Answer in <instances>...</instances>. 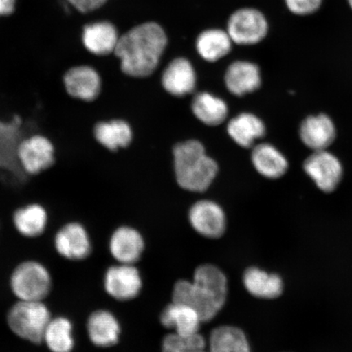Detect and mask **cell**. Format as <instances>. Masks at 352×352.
Returning a JSON list of instances; mask_svg holds the SVG:
<instances>
[{"mask_svg":"<svg viewBox=\"0 0 352 352\" xmlns=\"http://www.w3.org/2000/svg\"><path fill=\"white\" fill-rule=\"evenodd\" d=\"M166 45L167 36L161 25L146 22L120 37L113 54L120 60L123 73L144 78L157 69Z\"/></svg>","mask_w":352,"mask_h":352,"instance_id":"1","label":"cell"},{"mask_svg":"<svg viewBox=\"0 0 352 352\" xmlns=\"http://www.w3.org/2000/svg\"><path fill=\"white\" fill-rule=\"evenodd\" d=\"M228 281L219 267L211 264L198 267L192 281L179 280L173 289V302L195 309L202 322L215 318L226 305Z\"/></svg>","mask_w":352,"mask_h":352,"instance_id":"2","label":"cell"},{"mask_svg":"<svg viewBox=\"0 0 352 352\" xmlns=\"http://www.w3.org/2000/svg\"><path fill=\"white\" fill-rule=\"evenodd\" d=\"M173 156L176 179L186 190L205 192L218 173L217 162L208 156L204 144L197 140L176 144Z\"/></svg>","mask_w":352,"mask_h":352,"instance_id":"3","label":"cell"},{"mask_svg":"<svg viewBox=\"0 0 352 352\" xmlns=\"http://www.w3.org/2000/svg\"><path fill=\"white\" fill-rule=\"evenodd\" d=\"M51 314L43 301L19 300L8 311V324L22 340L35 344L42 343Z\"/></svg>","mask_w":352,"mask_h":352,"instance_id":"4","label":"cell"},{"mask_svg":"<svg viewBox=\"0 0 352 352\" xmlns=\"http://www.w3.org/2000/svg\"><path fill=\"white\" fill-rule=\"evenodd\" d=\"M10 286L19 300L43 301L51 292L52 277L42 263L25 261L13 271Z\"/></svg>","mask_w":352,"mask_h":352,"instance_id":"5","label":"cell"},{"mask_svg":"<svg viewBox=\"0 0 352 352\" xmlns=\"http://www.w3.org/2000/svg\"><path fill=\"white\" fill-rule=\"evenodd\" d=\"M268 22L256 8H244L233 12L228 22L227 32L232 43L254 45L263 41L268 33Z\"/></svg>","mask_w":352,"mask_h":352,"instance_id":"6","label":"cell"},{"mask_svg":"<svg viewBox=\"0 0 352 352\" xmlns=\"http://www.w3.org/2000/svg\"><path fill=\"white\" fill-rule=\"evenodd\" d=\"M55 153L54 144L50 138L42 134H33L20 142L17 160L25 174L35 175L54 164Z\"/></svg>","mask_w":352,"mask_h":352,"instance_id":"7","label":"cell"},{"mask_svg":"<svg viewBox=\"0 0 352 352\" xmlns=\"http://www.w3.org/2000/svg\"><path fill=\"white\" fill-rule=\"evenodd\" d=\"M303 170L316 187L325 193L336 191L343 176L341 162L327 151L312 153L305 161Z\"/></svg>","mask_w":352,"mask_h":352,"instance_id":"8","label":"cell"},{"mask_svg":"<svg viewBox=\"0 0 352 352\" xmlns=\"http://www.w3.org/2000/svg\"><path fill=\"white\" fill-rule=\"evenodd\" d=\"M63 82L69 96L85 102H94L102 91V79L98 70L90 65L72 66L64 74Z\"/></svg>","mask_w":352,"mask_h":352,"instance_id":"9","label":"cell"},{"mask_svg":"<svg viewBox=\"0 0 352 352\" xmlns=\"http://www.w3.org/2000/svg\"><path fill=\"white\" fill-rule=\"evenodd\" d=\"M54 245L56 252L69 261H82L91 252L89 234L85 227L77 221L66 223L57 231Z\"/></svg>","mask_w":352,"mask_h":352,"instance_id":"10","label":"cell"},{"mask_svg":"<svg viewBox=\"0 0 352 352\" xmlns=\"http://www.w3.org/2000/svg\"><path fill=\"white\" fill-rule=\"evenodd\" d=\"M142 288V277L132 264L110 267L105 274L104 289L117 300H131L138 296Z\"/></svg>","mask_w":352,"mask_h":352,"instance_id":"11","label":"cell"},{"mask_svg":"<svg viewBox=\"0 0 352 352\" xmlns=\"http://www.w3.org/2000/svg\"><path fill=\"white\" fill-rule=\"evenodd\" d=\"M188 218L195 230L208 239H219L226 232V214L214 201H197L189 210Z\"/></svg>","mask_w":352,"mask_h":352,"instance_id":"12","label":"cell"},{"mask_svg":"<svg viewBox=\"0 0 352 352\" xmlns=\"http://www.w3.org/2000/svg\"><path fill=\"white\" fill-rule=\"evenodd\" d=\"M336 125L324 113L306 118L299 129L302 142L314 152L327 151L336 140Z\"/></svg>","mask_w":352,"mask_h":352,"instance_id":"13","label":"cell"},{"mask_svg":"<svg viewBox=\"0 0 352 352\" xmlns=\"http://www.w3.org/2000/svg\"><path fill=\"white\" fill-rule=\"evenodd\" d=\"M120 39L118 30L109 21H98L83 28L82 43L89 54L98 56L113 54Z\"/></svg>","mask_w":352,"mask_h":352,"instance_id":"14","label":"cell"},{"mask_svg":"<svg viewBox=\"0 0 352 352\" xmlns=\"http://www.w3.org/2000/svg\"><path fill=\"white\" fill-rule=\"evenodd\" d=\"M224 81L232 94L243 96L261 87V69L256 64L250 61L236 60L228 66Z\"/></svg>","mask_w":352,"mask_h":352,"instance_id":"15","label":"cell"},{"mask_svg":"<svg viewBox=\"0 0 352 352\" xmlns=\"http://www.w3.org/2000/svg\"><path fill=\"white\" fill-rule=\"evenodd\" d=\"M162 86L168 94L182 98L195 89L197 77L190 61L183 57L167 65L162 77Z\"/></svg>","mask_w":352,"mask_h":352,"instance_id":"16","label":"cell"},{"mask_svg":"<svg viewBox=\"0 0 352 352\" xmlns=\"http://www.w3.org/2000/svg\"><path fill=\"white\" fill-rule=\"evenodd\" d=\"M144 241L140 233L130 227H121L113 233L109 241L110 253L118 262L133 264L142 256Z\"/></svg>","mask_w":352,"mask_h":352,"instance_id":"17","label":"cell"},{"mask_svg":"<svg viewBox=\"0 0 352 352\" xmlns=\"http://www.w3.org/2000/svg\"><path fill=\"white\" fill-rule=\"evenodd\" d=\"M12 224L21 235L30 239L41 236L50 223V214L45 206L38 202L20 206L12 217Z\"/></svg>","mask_w":352,"mask_h":352,"instance_id":"18","label":"cell"},{"mask_svg":"<svg viewBox=\"0 0 352 352\" xmlns=\"http://www.w3.org/2000/svg\"><path fill=\"white\" fill-rule=\"evenodd\" d=\"M87 329L91 342L96 346H112L120 340V324L112 312L109 311L92 312L88 318Z\"/></svg>","mask_w":352,"mask_h":352,"instance_id":"19","label":"cell"},{"mask_svg":"<svg viewBox=\"0 0 352 352\" xmlns=\"http://www.w3.org/2000/svg\"><path fill=\"white\" fill-rule=\"evenodd\" d=\"M160 320L164 327L174 329L175 333L182 336L199 333L202 322L199 315L195 309L176 302H173L164 308Z\"/></svg>","mask_w":352,"mask_h":352,"instance_id":"20","label":"cell"},{"mask_svg":"<svg viewBox=\"0 0 352 352\" xmlns=\"http://www.w3.org/2000/svg\"><path fill=\"white\" fill-rule=\"evenodd\" d=\"M252 161L255 170L270 179L283 177L289 169V162L284 154L271 144L255 145Z\"/></svg>","mask_w":352,"mask_h":352,"instance_id":"21","label":"cell"},{"mask_svg":"<svg viewBox=\"0 0 352 352\" xmlns=\"http://www.w3.org/2000/svg\"><path fill=\"white\" fill-rule=\"evenodd\" d=\"M228 133L241 147L250 148L265 135L266 126L254 114L242 113L228 123Z\"/></svg>","mask_w":352,"mask_h":352,"instance_id":"22","label":"cell"},{"mask_svg":"<svg viewBox=\"0 0 352 352\" xmlns=\"http://www.w3.org/2000/svg\"><path fill=\"white\" fill-rule=\"evenodd\" d=\"M92 132L96 142L109 151L129 146L132 140L131 126L122 120L96 122Z\"/></svg>","mask_w":352,"mask_h":352,"instance_id":"23","label":"cell"},{"mask_svg":"<svg viewBox=\"0 0 352 352\" xmlns=\"http://www.w3.org/2000/svg\"><path fill=\"white\" fill-rule=\"evenodd\" d=\"M243 284L248 292L259 298L272 299L283 294L284 285L280 276L250 267L245 272Z\"/></svg>","mask_w":352,"mask_h":352,"instance_id":"24","label":"cell"},{"mask_svg":"<svg viewBox=\"0 0 352 352\" xmlns=\"http://www.w3.org/2000/svg\"><path fill=\"white\" fill-rule=\"evenodd\" d=\"M230 34L219 29L206 30L197 37L198 54L206 60L214 63L230 54L232 48Z\"/></svg>","mask_w":352,"mask_h":352,"instance_id":"25","label":"cell"},{"mask_svg":"<svg viewBox=\"0 0 352 352\" xmlns=\"http://www.w3.org/2000/svg\"><path fill=\"white\" fill-rule=\"evenodd\" d=\"M192 110L197 120L208 126H218L226 120L228 113L227 104L222 99L208 92L195 96Z\"/></svg>","mask_w":352,"mask_h":352,"instance_id":"26","label":"cell"},{"mask_svg":"<svg viewBox=\"0 0 352 352\" xmlns=\"http://www.w3.org/2000/svg\"><path fill=\"white\" fill-rule=\"evenodd\" d=\"M210 352H250V347L241 329L223 325L211 333Z\"/></svg>","mask_w":352,"mask_h":352,"instance_id":"27","label":"cell"},{"mask_svg":"<svg viewBox=\"0 0 352 352\" xmlns=\"http://www.w3.org/2000/svg\"><path fill=\"white\" fill-rule=\"evenodd\" d=\"M43 342L52 352H72L74 346L72 321L64 316L52 318L44 332Z\"/></svg>","mask_w":352,"mask_h":352,"instance_id":"28","label":"cell"},{"mask_svg":"<svg viewBox=\"0 0 352 352\" xmlns=\"http://www.w3.org/2000/svg\"><path fill=\"white\" fill-rule=\"evenodd\" d=\"M206 342L199 333L188 336L170 333L162 342V352H206Z\"/></svg>","mask_w":352,"mask_h":352,"instance_id":"29","label":"cell"},{"mask_svg":"<svg viewBox=\"0 0 352 352\" xmlns=\"http://www.w3.org/2000/svg\"><path fill=\"white\" fill-rule=\"evenodd\" d=\"M323 0H285L289 11L294 15L307 16L320 10Z\"/></svg>","mask_w":352,"mask_h":352,"instance_id":"30","label":"cell"},{"mask_svg":"<svg viewBox=\"0 0 352 352\" xmlns=\"http://www.w3.org/2000/svg\"><path fill=\"white\" fill-rule=\"evenodd\" d=\"M70 6L81 13H87L98 10L108 0H66Z\"/></svg>","mask_w":352,"mask_h":352,"instance_id":"31","label":"cell"},{"mask_svg":"<svg viewBox=\"0 0 352 352\" xmlns=\"http://www.w3.org/2000/svg\"><path fill=\"white\" fill-rule=\"evenodd\" d=\"M16 0H0V16H7L15 11Z\"/></svg>","mask_w":352,"mask_h":352,"instance_id":"32","label":"cell"},{"mask_svg":"<svg viewBox=\"0 0 352 352\" xmlns=\"http://www.w3.org/2000/svg\"><path fill=\"white\" fill-rule=\"evenodd\" d=\"M347 3H349V6L351 8V10H352V0H347Z\"/></svg>","mask_w":352,"mask_h":352,"instance_id":"33","label":"cell"}]
</instances>
